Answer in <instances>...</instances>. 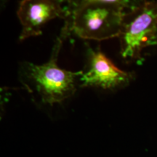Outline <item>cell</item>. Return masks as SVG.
<instances>
[{
    "instance_id": "8992f818",
    "label": "cell",
    "mask_w": 157,
    "mask_h": 157,
    "mask_svg": "<svg viewBox=\"0 0 157 157\" xmlns=\"http://www.w3.org/2000/svg\"><path fill=\"white\" fill-rule=\"evenodd\" d=\"M154 45H157V29L154 35L152 36V38L151 39V40L148 43V47L154 46Z\"/></svg>"
},
{
    "instance_id": "7a4b0ae2",
    "label": "cell",
    "mask_w": 157,
    "mask_h": 157,
    "mask_svg": "<svg viewBox=\"0 0 157 157\" xmlns=\"http://www.w3.org/2000/svg\"><path fill=\"white\" fill-rule=\"evenodd\" d=\"M65 39L59 36L55 42L48 62L35 65L23 62L21 67V81L30 93L38 94L42 103L52 105L74 95L76 91V78L83 71H70L57 64L58 55Z\"/></svg>"
},
{
    "instance_id": "3957f363",
    "label": "cell",
    "mask_w": 157,
    "mask_h": 157,
    "mask_svg": "<svg viewBox=\"0 0 157 157\" xmlns=\"http://www.w3.org/2000/svg\"><path fill=\"white\" fill-rule=\"evenodd\" d=\"M156 29L157 2L135 5L127 13L119 36L121 57L142 62L141 51L148 47Z\"/></svg>"
},
{
    "instance_id": "277c9868",
    "label": "cell",
    "mask_w": 157,
    "mask_h": 157,
    "mask_svg": "<svg viewBox=\"0 0 157 157\" xmlns=\"http://www.w3.org/2000/svg\"><path fill=\"white\" fill-rule=\"evenodd\" d=\"M87 66L80 76L82 87L115 90L129 84L130 74L118 68L100 49H87Z\"/></svg>"
},
{
    "instance_id": "6da1fadb",
    "label": "cell",
    "mask_w": 157,
    "mask_h": 157,
    "mask_svg": "<svg viewBox=\"0 0 157 157\" xmlns=\"http://www.w3.org/2000/svg\"><path fill=\"white\" fill-rule=\"evenodd\" d=\"M135 4L128 1H68V14L60 34H71L83 39L103 41L120 36L127 10Z\"/></svg>"
},
{
    "instance_id": "5b68a950",
    "label": "cell",
    "mask_w": 157,
    "mask_h": 157,
    "mask_svg": "<svg viewBox=\"0 0 157 157\" xmlns=\"http://www.w3.org/2000/svg\"><path fill=\"white\" fill-rule=\"evenodd\" d=\"M56 0H24L21 2L17 15L22 25L20 40L42 34L43 26L51 20L60 17L66 19L67 4Z\"/></svg>"
}]
</instances>
